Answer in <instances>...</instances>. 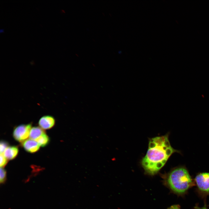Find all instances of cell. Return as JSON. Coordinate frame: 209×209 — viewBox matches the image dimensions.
Masks as SVG:
<instances>
[{
    "instance_id": "10",
    "label": "cell",
    "mask_w": 209,
    "mask_h": 209,
    "mask_svg": "<svg viewBox=\"0 0 209 209\" xmlns=\"http://www.w3.org/2000/svg\"><path fill=\"white\" fill-rule=\"evenodd\" d=\"M0 182L1 183H3L6 179V172L3 167H0Z\"/></svg>"
},
{
    "instance_id": "12",
    "label": "cell",
    "mask_w": 209,
    "mask_h": 209,
    "mask_svg": "<svg viewBox=\"0 0 209 209\" xmlns=\"http://www.w3.org/2000/svg\"><path fill=\"white\" fill-rule=\"evenodd\" d=\"M0 167H3L7 163V159L5 157L3 154H0Z\"/></svg>"
},
{
    "instance_id": "9",
    "label": "cell",
    "mask_w": 209,
    "mask_h": 209,
    "mask_svg": "<svg viewBox=\"0 0 209 209\" xmlns=\"http://www.w3.org/2000/svg\"><path fill=\"white\" fill-rule=\"evenodd\" d=\"M35 140L37 142L40 146L44 147L49 143V138L46 133H45Z\"/></svg>"
},
{
    "instance_id": "14",
    "label": "cell",
    "mask_w": 209,
    "mask_h": 209,
    "mask_svg": "<svg viewBox=\"0 0 209 209\" xmlns=\"http://www.w3.org/2000/svg\"><path fill=\"white\" fill-rule=\"evenodd\" d=\"M194 208L195 209H208L206 206L202 207H199L197 206L194 207Z\"/></svg>"
},
{
    "instance_id": "7",
    "label": "cell",
    "mask_w": 209,
    "mask_h": 209,
    "mask_svg": "<svg viewBox=\"0 0 209 209\" xmlns=\"http://www.w3.org/2000/svg\"><path fill=\"white\" fill-rule=\"evenodd\" d=\"M18 148L15 146L8 147L5 150L3 154L7 160H12L15 158L18 153Z\"/></svg>"
},
{
    "instance_id": "13",
    "label": "cell",
    "mask_w": 209,
    "mask_h": 209,
    "mask_svg": "<svg viewBox=\"0 0 209 209\" xmlns=\"http://www.w3.org/2000/svg\"><path fill=\"white\" fill-rule=\"evenodd\" d=\"M167 209H180V206L178 205H174L168 208Z\"/></svg>"
},
{
    "instance_id": "3",
    "label": "cell",
    "mask_w": 209,
    "mask_h": 209,
    "mask_svg": "<svg viewBox=\"0 0 209 209\" xmlns=\"http://www.w3.org/2000/svg\"><path fill=\"white\" fill-rule=\"evenodd\" d=\"M31 124H22L17 126L15 128L13 136L14 138L19 142H24L29 136Z\"/></svg>"
},
{
    "instance_id": "11",
    "label": "cell",
    "mask_w": 209,
    "mask_h": 209,
    "mask_svg": "<svg viewBox=\"0 0 209 209\" xmlns=\"http://www.w3.org/2000/svg\"><path fill=\"white\" fill-rule=\"evenodd\" d=\"M8 144L6 141L1 140L0 143V154H3L5 150L8 147Z\"/></svg>"
},
{
    "instance_id": "8",
    "label": "cell",
    "mask_w": 209,
    "mask_h": 209,
    "mask_svg": "<svg viewBox=\"0 0 209 209\" xmlns=\"http://www.w3.org/2000/svg\"><path fill=\"white\" fill-rule=\"evenodd\" d=\"M45 133L43 129L38 127H34L31 128L29 134L30 138L36 140L44 134Z\"/></svg>"
},
{
    "instance_id": "2",
    "label": "cell",
    "mask_w": 209,
    "mask_h": 209,
    "mask_svg": "<svg viewBox=\"0 0 209 209\" xmlns=\"http://www.w3.org/2000/svg\"><path fill=\"white\" fill-rule=\"evenodd\" d=\"M166 179L171 190L179 194L185 193L193 184L192 179L188 171L183 167L172 169L167 175Z\"/></svg>"
},
{
    "instance_id": "1",
    "label": "cell",
    "mask_w": 209,
    "mask_h": 209,
    "mask_svg": "<svg viewBox=\"0 0 209 209\" xmlns=\"http://www.w3.org/2000/svg\"><path fill=\"white\" fill-rule=\"evenodd\" d=\"M179 152L173 148L169 140V133L149 139L148 149L140 163L145 172L150 175L157 174L173 153Z\"/></svg>"
},
{
    "instance_id": "5",
    "label": "cell",
    "mask_w": 209,
    "mask_h": 209,
    "mask_svg": "<svg viewBox=\"0 0 209 209\" xmlns=\"http://www.w3.org/2000/svg\"><path fill=\"white\" fill-rule=\"evenodd\" d=\"M55 123V120L53 116H44L39 119L38 124L40 127L44 129H49L53 127Z\"/></svg>"
},
{
    "instance_id": "4",
    "label": "cell",
    "mask_w": 209,
    "mask_h": 209,
    "mask_svg": "<svg viewBox=\"0 0 209 209\" xmlns=\"http://www.w3.org/2000/svg\"><path fill=\"white\" fill-rule=\"evenodd\" d=\"M195 179L199 190L203 193L209 194V172L200 173Z\"/></svg>"
},
{
    "instance_id": "6",
    "label": "cell",
    "mask_w": 209,
    "mask_h": 209,
    "mask_svg": "<svg viewBox=\"0 0 209 209\" xmlns=\"http://www.w3.org/2000/svg\"><path fill=\"white\" fill-rule=\"evenodd\" d=\"M22 146L26 151L30 153L37 151L40 146L36 141L30 138L27 139L23 142Z\"/></svg>"
}]
</instances>
